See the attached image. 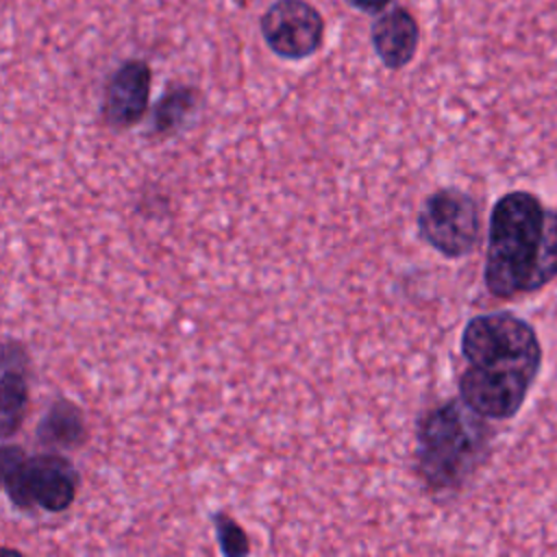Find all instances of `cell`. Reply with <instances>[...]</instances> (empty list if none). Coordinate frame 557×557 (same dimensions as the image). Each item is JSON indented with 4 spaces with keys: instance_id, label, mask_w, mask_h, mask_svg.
<instances>
[{
    "instance_id": "13",
    "label": "cell",
    "mask_w": 557,
    "mask_h": 557,
    "mask_svg": "<svg viewBox=\"0 0 557 557\" xmlns=\"http://www.w3.org/2000/svg\"><path fill=\"white\" fill-rule=\"evenodd\" d=\"M346 4H350L352 9L361 11V13H368V15H379L383 13L392 0H344Z\"/></svg>"
},
{
    "instance_id": "5",
    "label": "cell",
    "mask_w": 557,
    "mask_h": 557,
    "mask_svg": "<svg viewBox=\"0 0 557 557\" xmlns=\"http://www.w3.org/2000/svg\"><path fill=\"white\" fill-rule=\"evenodd\" d=\"M418 237L446 259H461L476 250L483 233L476 198L459 187L433 189L416 215Z\"/></svg>"
},
{
    "instance_id": "4",
    "label": "cell",
    "mask_w": 557,
    "mask_h": 557,
    "mask_svg": "<svg viewBox=\"0 0 557 557\" xmlns=\"http://www.w3.org/2000/svg\"><path fill=\"white\" fill-rule=\"evenodd\" d=\"M0 466L4 494L17 511L63 513L76 500L81 474L59 450L26 455L17 444H4Z\"/></svg>"
},
{
    "instance_id": "11",
    "label": "cell",
    "mask_w": 557,
    "mask_h": 557,
    "mask_svg": "<svg viewBox=\"0 0 557 557\" xmlns=\"http://www.w3.org/2000/svg\"><path fill=\"white\" fill-rule=\"evenodd\" d=\"M205 96L196 85L176 83L170 85L150 113V137H170L178 133L202 107Z\"/></svg>"
},
{
    "instance_id": "6",
    "label": "cell",
    "mask_w": 557,
    "mask_h": 557,
    "mask_svg": "<svg viewBox=\"0 0 557 557\" xmlns=\"http://www.w3.org/2000/svg\"><path fill=\"white\" fill-rule=\"evenodd\" d=\"M259 33L278 59L305 61L322 48L326 22L307 0H274L259 15Z\"/></svg>"
},
{
    "instance_id": "9",
    "label": "cell",
    "mask_w": 557,
    "mask_h": 557,
    "mask_svg": "<svg viewBox=\"0 0 557 557\" xmlns=\"http://www.w3.org/2000/svg\"><path fill=\"white\" fill-rule=\"evenodd\" d=\"M28 379L30 357L26 346L7 337L2 346V409H0V435L9 440L15 435L28 411Z\"/></svg>"
},
{
    "instance_id": "1",
    "label": "cell",
    "mask_w": 557,
    "mask_h": 557,
    "mask_svg": "<svg viewBox=\"0 0 557 557\" xmlns=\"http://www.w3.org/2000/svg\"><path fill=\"white\" fill-rule=\"evenodd\" d=\"M466 370L461 400L487 420H509L524 405L542 366L535 329L509 313H481L466 322L459 339Z\"/></svg>"
},
{
    "instance_id": "3",
    "label": "cell",
    "mask_w": 557,
    "mask_h": 557,
    "mask_svg": "<svg viewBox=\"0 0 557 557\" xmlns=\"http://www.w3.org/2000/svg\"><path fill=\"white\" fill-rule=\"evenodd\" d=\"M485 420L461 396L422 413L416 426V474L429 492L459 490L479 470L492 442Z\"/></svg>"
},
{
    "instance_id": "10",
    "label": "cell",
    "mask_w": 557,
    "mask_h": 557,
    "mask_svg": "<svg viewBox=\"0 0 557 557\" xmlns=\"http://www.w3.org/2000/svg\"><path fill=\"white\" fill-rule=\"evenodd\" d=\"M39 446L48 450H72L85 444L87 422L83 409L70 398L52 400L35 429Z\"/></svg>"
},
{
    "instance_id": "7",
    "label": "cell",
    "mask_w": 557,
    "mask_h": 557,
    "mask_svg": "<svg viewBox=\"0 0 557 557\" xmlns=\"http://www.w3.org/2000/svg\"><path fill=\"white\" fill-rule=\"evenodd\" d=\"M152 67L146 59H124L107 76L100 100V120L113 131L137 126L150 107Z\"/></svg>"
},
{
    "instance_id": "8",
    "label": "cell",
    "mask_w": 557,
    "mask_h": 557,
    "mask_svg": "<svg viewBox=\"0 0 557 557\" xmlns=\"http://www.w3.org/2000/svg\"><path fill=\"white\" fill-rule=\"evenodd\" d=\"M370 44L383 67L396 72L407 67L420 46V24L405 4L387 7L370 26Z\"/></svg>"
},
{
    "instance_id": "2",
    "label": "cell",
    "mask_w": 557,
    "mask_h": 557,
    "mask_svg": "<svg viewBox=\"0 0 557 557\" xmlns=\"http://www.w3.org/2000/svg\"><path fill=\"white\" fill-rule=\"evenodd\" d=\"M557 278V209L531 191L503 194L487 224L485 289L496 298L533 294Z\"/></svg>"
},
{
    "instance_id": "12",
    "label": "cell",
    "mask_w": 557,
    "mask_h": 557,
    "mask_svg": "<svg viewBox=\"0 0 557 557\" xmlns=\"http://www.w3.org/2000/svg\"><path fill=\"white\" fill-rule=\"evenodd\" d=\"M211 524L218 540V548L226 557H242L250 553V540L244 527L224 509L211 511Z\"/></svg>"
}]
</instances>
